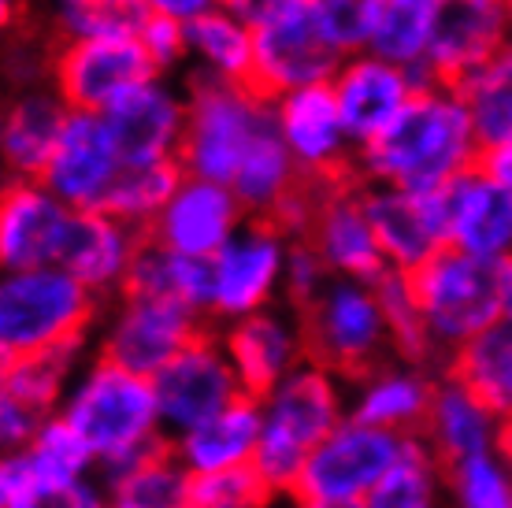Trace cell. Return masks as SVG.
<instances>
[{
  "mask_svg": "<svg viewBox=\"0 0 512 508\" xmlns=\"http://www.w3.org/2000/svg\"><path fill=\"white\" fill-rule=\"evenodd\" d=\"M483 145L461 93L438 82H423L412 104L383 138L357 160V175L372 186L405 193H438L464 171L479 167Z\"/></svg>",
  "mask_w": 512,
  "mask_h": 508,
  "instance_id": "1",
  "label": "cell"
},
{
  "mask_svg": "<svg viewBox=\"0 0 512 508\" xmlns=\"http://www.w3.org/2000/svg\"><path fill=\"white\" fill-rule=\"evenodd\" d=\"M60 420L90 445L101 475L127 468L167 445L153 379L134 375L97 353L78 368L60 405Z\"/></svg>",
  "mask_w": 512,
  "mask_h": 508,
  "instance_id": "2",
  "label": "cell"
},
{
  "mask_svg": "<svg viewBox=\"0 0 512 508\" xmlns=\"http://www.w3.org/2000/svg\"><path fill=\"white\" fill-rule=\"evenodd\" d=\"M260 401V449L253 468L275 497H294L308 457L349 416V382L305 360Z\"/></svg>",
  "mask_w": 512,
  "mask_h": 508,
  "instance_id": "3",
  "label": "cell"
},
{
  "mask_svg": "<svg viewBox=\"0 0 512 508\" xmlns=\"http://www.w3.org/2000/svg\"><path fill=\"white\" fill-rule=\"evenodd\" d=\"M512 264L483 260V256L461 253L446 245L423 267L409 275L412 297L420 305L423 327L435 349V360L446 364L464 345L505 323V301H509Z\"/></svg>",
  "mask_w": 512,
  "mask_h": 508,
  "instance_id": "4",
  "label": "cell"
},
{
  "mask_svg": "<svg viewBox=\"0 0 512 508\" xmlns=\"http://www.w3.org/2000/svg\"><path fill=\"white\" fill-rule=\"evenodd\" d=\"M104 316L93 297L64 267L4 271L0 279V360L56 349H86Z\"/></svg>",
  "mask_w": 512,
  "mask_h": 508,
  "instance_id": "5",
  "label": "cell"
},
{
  "mask_svg": "<svg viewBox=\"0 0 512 508\" xmlns=\"http://www.w3.org/2000/svg\"><path fill=\"white\" fill-rule=\"evenodd\" d=\"M271 123L275 104L264 101L260 93L197 71L186 93V130L179 145L182 171L190 178L231 186Z\"/></svg>",
  "mask_w": 512,
  "mask_h": 508,
  "instance_id": "6",
  "label": "cell"
},
{
  "mask_svg": "<svg viewBox=\"0 0 512 508\" xmlns=\"http://www.w3.org/2000/svg\"><path fill=\"white\" fill-rule=\"evenodd\" d=\"M301 327L308 360L331 368L346 382L394 356L375 282L331 279L312 305L301 308Z\"/></svg>",
  "mask_w": 512,
  "mask_h": 508,
  "instance_id": "7",
  "label": "cell"
},
{
  "mask_svg": "<svg viewBox=\"0 0 512 508\" xmlns=\"http://www.w3.org/2000/svg\"><path fill=\"white\" fill-rule=\"evenodd\" d=\"M290 245L294 238L271 219H245V227L208 260V323L227 327L282 305Z\"/></svg>",
  "mask_w": 512,
  "mask_h": 508,
  "instance_id": "8",
  "label": "cell"
},
{
  "mask_svg": "<svg viewBox=\"0 0 512 508\" xmlns=\"http://www.w3.org/2000/svg\"><path fill=\"white\" fill-rule=\"evenodd\" d=\"M208 319L175 301L141 297V293H119L104 308L93 345L97 356L112 360L119 368L156 379L190 342L208 331Z\"/></svg>",
  "mask_w": 512,
  "mask_h": 508,
  "instance_id": "9",
  "label": "cell"
},
{
  "mask_svg": "<svg viewBox=\"0 0 512 508\" xmlns=\"http://www.w3.org/2000/svg\"><path fill=\"white\" fill-rule=\"evenodd\" d=\"M342 52L327 38L320 15L312 0L271 15L260 26H253V75L249 89L264 101H282L297 89L323 86L338 75Z\"/></svg>",
  "mask_w": 512,
  "mask_h": 508,
  "instance_id": "10",
  "label": "cell"
},
{
  "mask_svg": "<svg viewBox=\"0 0 512 508\" xmlns=\"http://www.w3.org/2000/svg\"><path fill=\"white\" fill-rule=\"evenodd\" d=\"M405 442L409 438H397L357 416H346L308 457L294 497L320 505H364Z\"/></svg>",
  "mask_w": 512,
  "mask_h": 508,
  "instance_id": "11",
  "label": "cell"
},
{
  "mask_svg": "<svg viewBox=\"0 0 512 508\" xmlns=\"http://www.w3.org/2000/svg\"><path fill=\"white\" fill-rule=\"evenodd\" d=\"M52 93L71 112L104 115L130 89L160 78L141 38H86L64 41L49 56Z\"/></svg>",
  "mask_w": 512,
  "mask_h": 508,
  "instance_id": "12",
  "label": "cell"
},
{
  "mask_svg": "<svg viewBox=\"0 0 512 508\" xmlns=\"http://www.w3.org/2000/svg\"><path fill=\"white\" fill-rule=\"evenodd\" d=\"M160 420H164L167 442L193 431L197 423L212 420L216 412L245 397L242 382L234 375V364L219 334L205 331L190 342L160 375L153 379Z\"/></svg>",
  "mask_w": 512,
  "mask_h": 508,
  "instance_id": "13",
  "label": "cell"
},
{
  "mask_svg": "<svg viewBox=\"0 0 512 508\" xmlns=\"http://www.w3.org/2000/svg\"><path fill=\"white\" fill-rule=\"evenodd\" d=\"M275 123L286 149L312 182H353L357 175V145L349 141L338 97L331 82L297 89L290 97L275 101Z\"/></svg>",
  "mask_w": 512,
  "mask_h": 508,
  "instance_id": "14",
  "label": "cell"
},
{
  "mask_svg": "<svg viewBox=\"0 0 512 508\" xmlns=\"http://www.w3.org/2000/svg\"><path fill=\"white\" fill-rule=\"evenodd\" d=\"M301 242H308L323 256L334 279L379 282L390 271L379 238H375L368 204H364V178L323 186L316 216Z\"/></svg>",
  "mask_w": 512,
  "mask_h": 508,
  "instance_id": "15",
  "label": "cell"
},
{
  "mask_svg": "<svg viewBox=\"0 0 512 508\" xmlns=\"http://www.w3.org/2000/svg\"><path fill=\"white\" fill-rule=\"evenodd\" d=\"M423 82L427 78L390 64L375 52H357V56L342 60L338 75L331 78V89L338 97V112H342L346 134L357 145V153H364L368 145H375L394 127Z\"/></svg>",
  "mask_w": 512,
  "mask_h": 508,
  "instance_id": "16",
  "label": "cell"
},
{
  "mask_svg": "<svg viewBox=\"0 0 512 508\" xmlns=\"http://www.w3.org/2000/svg\"><path fill=\"white\" fill-rule=\"evenodd\" d=\"M512 41L509 0H438L427 82L457 89Z\"/></svg>",
  "mask_w": 512,
  "mask_h": 508,
  "instance_id": "17",
  "label": "cell"
},
{
  "mask_svg": "<svg viewBox=\"0 0 512 508\" xmlns=\"http://www.w3.org/2000/svg\"><path fill=\"white\" fill-rule=\"evenodd\" d=\"M119 171H123V156L104 115L71 112L60 145L41 175V186L75 212H101Z\"/></svg>",
  "mask_w": 512,
  "mask_h": 508,
  "instance_id": "18",
  "label": "cell"
},
{
  "mask_svg": "<svg viewBox=\"0 0 512 508\" xmlns=\"http://www.w3.org/2000/svg\"><path fill=\"white\" fill-rule=\"evenodd\" d=\"M219 342L231 356L234 375L249 397H264L308 360L301 312L290 305L234 319L227 327H219Z\"/></svg>",
  "mask_w": 512,
  "mask_h": 508,
  "instance_id": "19",
  "label": "cell"
},
{
  "mask_svg": "<svg viewBox=\"0 0 512 508\" xmlns=\"http://www.w3.org/2000/svg\"><path fill=\"white\" fill-rule=\"evenodd\" d=\"M245 219L249 216L231 186L186 175L145 238L190 260H212L245 227Z\"/></svg>",
  "mask_w": 512,
  "mask_h": 508,
  "instance_id": "20",
  "label": "cell"
},
{
  "mask_svg": "<svg viewBox=\"0 0 512 508\" xmlns=\"http://www.w3.org/2000/svg\"><path fill=\"white\" fill-rule=\"evenodd\" d=\"M364 204L372 216L375 238L386 256V267L412 275L435 253L446 249V204L438 193H405L394 186L364 182Z\"/></svg>",
  "mask_w": 512,
  "mask_h": 508,
  "instance_id": "21",
  "label": "cell"
},
{
  "mask_svg": "<svg viewBox=\"0 0 512 508\" xmlns=\"http://www.w3.org/2000/svg\"><path fill=\"white\" fill-rule=\"evenodd\" d=\"M75 208H67L41 182L12 178L0 201V264L4 271L56 267Z\"/></svg>",
  "mask_w": 512,
  "mask_h": 508,
  "instance_id": "22",
  "label": "cell"
},
{
  "mask_svg": "<svg viewBox=\"0 0 512 508\" xmlns=\"http://www.w3.org/2000/svg\"><path fill=\"white\" fill-rule=\"evenodd\" d=\"M97 460L60 416H52L23 449L0 457V508H15L45 490H64L97 479Z\"/></svg>",
  "mask_w": 512,
  "mask_h": 508,
  "instance_id": "23",
  "label": "cell"
},
{
  "mask_svg": "<svg viewBox=\"0 0 512 508\" xmlns=\"http://www.w3.org/2000/svg\"><path fill=\"white\" fill-rule=\"evenodd\" d=\"M442 371L412 360H383L372 371L349 379V416L372 423L397 438H420Z\"/></svg>",
  "mask_w": 512,
  "mask_h": 508,
  "instance_id": "24",
  "label": "cell"
},
{
  "mask_svg": "<svg viewBox=\"0 0 512 508\" xmlns=\"http://www.w3.org/2000/svg\"><path fill=\"white\" fill-rule=\"evenodd\" d=\"M446 242L461 253L512 264V186L479 164L442 190Z\"/></svg>",
  "mask_w": 512,
  "mask_h": 508,
  "instance_id": "25",
  "label": "cell"
},
{
  "mask_svg": "<svg viewBox=\"0 0 512 508\" xmlns=\"http://www.w3.org/2000/svg\"><path fill=\"white\" fill-rule=\"evenodd\" d=\"M145 234L108 212H75L67 230L60 264L67 275H75L93 297L116 301L127 290L130 267L138 260Z\"/></svg>",
  "mask_w": 512,
  "mask_h": 508,
  "instance_id": "26",
  "label": "cell"
},
{
  "mask_svg": "<svg viewBox=\"0 0 512 508\" xmlns=\"http://www.w3.org/2000/svg\"><path fill=\"white\" fill-rule=\"evenodd\" d=\"M104 123L116 138L123 164H160L179 160L182 130H186V101L160 78L130 89L119 104L104 112Z\"/></svg>",
  "mask_w": 512,
  "mask_h": 508,
  "instance_id": "27",
  "label": "cell"
},
{
  "mask_svg": "<svg viewBox=\"0 0 512 508\" xmlns=\"http://www.w3.org/2000/svg\"><path fill=\"white\" fill-rule=\"evenodd\" d=\"M501 427H505V420L483 397H475L461 379H453L449 371H442L420 438L442 457L446 468H453L461 460L498 453Z\"/></svg>",
  "mask_w": 512,
  "mask_h": 508,
  "instance_id": "28",
  "label": "cell"
},
{
  "mask_svg": "<svg viewBox=\"0 0 512 508\" xmlns=\"http://www.w3.org/2000/svg\"><path fill=\"white\" fill-rule=\"evenodd\" d=\"M260 401L256 397H238L234 405L216 412L212 420L197 423L193 431L171 438V453L182 460V468L193 479L216 475V471L253 468L256 449H260Z\"/></svg>",
  "mask_w": 512,
  "mask_h": 508,
  "instance_id": "29",
  "label": "cell"
},
{
  "mask_svg": "<svg viewBox=\"0 0 512 508\" xmlns=\"http://www.w3.org/2000/svg\"><path fill=\"white\" fill-rule=\"evenodd\" d=\"M67 115L71 108L60 101V93H49V89H26L8 104L4 127H0V149L15 178L41 182L67 127Z\"/></svg>",
  "mask_w": 512,
  "mask_h": 508,
  "instance_id": "30",
  "label": "cell"
},
{
  "mask_svg": "<svg viewBox=\"0 0 512 508\" xmlns=\"http://www.w3.org/2000/svg\"><path fill=\"white\" fill-rule=\"evenodd\" d=\"M86 360H90L86 349H56V353L0 360V401H12L34 412L38 420H52L60 416V405Z\"/></svg>",
  "mask_w": 512,
  "mask_h": 508,
  "instance_id": "31",
  "label": "cell"
},
{
  "mask_svg": "<svg viewBox=\"0 0 512 508\" xmlns=\"http://www.w3.org/2000/svg\"><path fill=\"white\" fill-rule=\"evenodd\" d=\"M108 508H193V475L171 445L101 479Z\"/></svg>",
  "mask_w": 512,
  "mask_h": 508,
  "instance_id": "32",
  "label": "cell"
},
{
  "mask_svg": "<svg viewBox=\"0 0 512 508\" xmlns=\"http://www.w3.org/2000/svg\"><path fill=\"white\" fill-rule=\"evenodd\" d=\"M301 182H305V175H301V167L294 164V156L286 149L279 123H271L253 145L242 171L234 175L231 190L242 201L249 219H275L282 204L301 190Z\"/></svg>",
  "mask_w": 512,
  "mask_h": 508,
  "instance_id": "33",
  "label": "cell"
},
{
  "mask_svg": "<svg viewBox=\"0 0 512 508\" xmlns=\"http://www.w3.org/2000/svg\"><path fill=\"white\" fill-rule=\"evenodd\" d=\"M364 508H449V468L423 438H409Z\"/></svg>",
  "mask_w": 512,
  "mask_h": 508,
  "instance_id": "34",
  "label": "cell"
},
{
  "mask_svg": "<svg viewBox=\"0 0 512 508\" xmlns=\"http://www.w3.org/2000/svg\"><path fill=\"white\" fill-rule=\"evenodd\" d=\"M123 293L175 301V305H186L208 319V260H190V256L171 253L145 238Z\"/></svg>",
  "mask_w": 512,
  "mask_h": 508,
  "instance_id": "35",
  "label": "cell"
},
{
  "mask_svg": "<svg viewBox=\"0 0 512 508\" xmlns=\"http://www.w3.org/2000/svg\"><path fill=\"white\" fill-rule=\"evenodd\" d=\"M186 45L197 56L201 71L223 82L249 86L253 75V26L227 8H212L208 15L186 23Z\"/></svg>",
  "mask_w": 512,
  "mask_h": 508,
  "instance_id": "36",
  "label": "cell"
},
{
  "mask_svg": "<svg viewBox=\"0 0 512 508\" xmlns=\"http://www.w3.org/2000/svg\"><path fill=\"white\" fill-rule=\"evenodd\" d=\"M453 379H461L475 397H483L501 420H512V327L498 323L494 331L464 345L446 364Z\"/></svg>",
  "mask_w": 512,
  "mask_h": 508,
  "instance_id": "37",
  "label": "cell"
},
{
  "mask_svg": "<svg viewBox=\"0 0 512 508\" xmlns=\"http://www.w3.org/2000/svg\"><path fill=\"white\" fill-rule=\"evenodd\" d=\"M435 19L438 0H386L368 52L427 78L423 71H427V56H431V41H435Z\"/></svg>",
  "mask_w": 512,
  "mask_h": 508,
  "instance_id": "38",
  "label": "cell"
},
{
  "mask_svg": "<svg viewBox=\"0 0 512 508\" xmlns=\"http://www.w3.org/2000/svg\"><path fill=\"white\" fill-rule=\"evenodd\" d=\"M179 160H160V164H123L116 186L108 193L101 212L123 219L130 227H138L141 234L153 227V219L164 212V204L175 197V190L182 186Z\"/></svg>",
  "mask_w": 512,
  "mask_h": 508,
  "instance_id": "39",
  "label": "cell"
},
{
  "mask_svg": "<svg viewBox=\"0 0 512 508\" xmlns=\"http://www.w3.org/2000/svg\"><path fill=\"white\" fill-rule=\"evenodd\" d=\"M461 101L468 104L475 138L483 145V153L512 138V41L505 49L479 67L472 78H464Z\"/></svg>",
  "mask_w": 512,
  "mask_h": 508,
  "instance_id": "40",
  "label": "cell"
},
{
  "mask_svg": "<svg viewBox=\"0 0 512 508\" xmlns=\"http://www.w3.org/2000/svg\"><path fill=\"white\" fill-rule=\"evenodd\" d=\"M153 19L145 0H56V23L64 41L86 38H141Z\"/></svg>",
  "mask_w": 512,
  "mask_h": 508,
  "instance_id": "41",
  "label": "cell"
},
{
  "mask_svg": "<svg viewBox=\"0 0 512 508\" xmlns=\"http://www.w3.org/2000/svg\"><path fill=\"white\" fill-rule=\"evenodd\" d=\"M375 290H379V301H383L390 349H394L397 360L435 364V349H431V338H427V327H423L420 305H416V297H412L409 275L386 271L383 279L375 282Z\"/></svg>",
  "mask_w": 512,
  "mask_h": 508,
  "instance_id": "42",
  "label": "cell"
},
{
  "mask_svg": "<svg viewBox=\"0 0 512 508\" xmlns=\"http://www.w3.org/2000/svg\"><path fill=\"white\" fill-rule=\"evenodd\" d=\"M449 508H512V468L501 453L449 468Z\"/></svg>",
  "mask_w": 512,
  "mask_h": 508,
  "instance_id": "43",
  "label": "cell"
},
{
  "mask_svg": "<svg viewBox=\"0 0 512 508\" xmlns=\"http://www.w3.org/2000/svg\"><path fill=\"white\" fill-rule=\"evenodd\" d=\"M383 4L386 0H312L327 38L342 56L372 49V38L383 19Z\"/></svg>",
  "mask_w": 512,
  "mask_h": 508,
  "instance_id": "44",
  "label": "cell"
},
{
  "mask_svg": "<svg viewBox=\"0 0 512 508\" xmlns=\"http://www.w3.org/2000/svg\"><path fill=\"white\" fill-rule=\"evenodd\" d=\"M275 494L256 468L216 471L193 479V508H268Z\"/></svg>",
  "mask_w": 512,
  "mask_h": 508,
  "instance_id": "45",
  "label": "cell"
},
{
  "mask_svg": "<svg viewBox=\"0 0 512 508\" xmlns=\"http://www.w3.org/2000/svg\"><path fill=\"white\" fill-rule=\"evenodd\" d=\"M331 267L323 264V256L312 249L308 242L294 238L290 245V260H286V286H282V305L290 308H301L312 305L316 297L323 293V286L331 282Z\"/></svg>",
  "mask_w": 512,
  "mask_h": 508,
  "instance_id": "46",
  "label": "cell"
},
{
  "mask_svg": "<svg viewBox=\"0 0 512 508\" xmlns=\"http://www.w3.org/2000/svg\"><path fill=\"white\" fill-rule=\"evenodd\" d=\"M141 45H145L149 60L156 64V71H171V67L190 52V45H186V23L153 15V19L145 23V30H141Z\"/></svg>",
  "mask_w": 512,
  "mask_h": 508,
  "instance_id": "47",
  "label": "cell"
},
{
  "mask_svg": "<svg viewBox=\"0 0 512 508\" xmlns=\"http://www.w3.org/2000/svg\"><path fill=\"white\" fill-rule=\"evenodd\" d=\"M15 508H108V497H104L101 479H86V483L64 486V490H45Z\"/></svg>",
  "mask_w": 512,
  "mask_h": 508,
  "instance_id": "48",
  "label": "cell"
},
{
  "mask_svg": "<svg viewBox=\"0 0 512 508\" xmlns=\"http://www.w3.org/2000/svg\"><path fill=\"white\" fill-rule=\"evenodd\" d=\"M297 4H305V0H219V8L234 12L249 26H260L264 19L286 12V8H297Z\"/></svg>",
  "mask_w": 512,
  "mask_h": 508,
  "instance_id": "49",
  "label": "cell"
},
{
  "mask_svg": "<svg viewBox=\"0 0 512 508\" xmlns=\"http://www.w3.org/2000/svg\"><path fill=\"white\" fill-rule=\"evenodd\" d=\"M149 12L164 15V19H175V23H193L208 15L212 8H219V0H145Z\"/></svg>",
  "mask_w": 512,
  "mask_h": 508,
  "instance_id": "50",
  "label": "cell"
},
{
  "mask_svg": "<svg viewBox=\"0 0 512 508\" xmlns=\"http://www.w3.org/2000/svg\"><path fill=\"white\" fill-rule=\"evenodd\" d=\"M498 453L505 460H509V468H512V420H505V427H501V445H498Z\"/></svg>",
  "mask_w": 512,
  "mask_h": 508,
  "instance_id": "51",
  "label": "cell"
},
{
  "mask_svg": "<svg viewBox=\"0 0 512 508\" xmlns=\"http://www.w3.org/2000/svg\"><path fill=\"white\" fill-rule=\"evenodd\" d=\"M297 508H364V505H320V501H297Z\"/></svg>",
  "mask_w": 512,
  "mask_h": 508,
  "instance_id": "52",
  "label": "cell"
},
{
  "mask_svg": "<svg viewBox=\"0 0 512 508\" xmlns=\"http://www.w3.org/2000/svg\"><path fill=\"white\" fill-rule=\"evenodd\" d=\"M268 508H297V501H294V497H275Z\"/></svg>",
  "mask_w": 512,
  "mask_h": 508,
  "instance_id": "53",
  "label": "cell"
},
{
  "mask_svg": "<svg viewBox=\"0 0 512 508\" xmlns=\"http://www.w3.org/2000/svg\"><path fill=\"white\" fill-rule=\"evenodd\" d=\"M505 323L512 327V282H509V301H505Z\"/></svg>",
  "mask_w": 512,
  "mask_h": 508,
  "instance_id": "54",
  "label": "cell"
},
{
  "mask_svg": "<svg viewBox=\"0 0 512 508\" xmlns=\"http://www.w3.org/2000/svg\"><path fill=\"white\" fill-rule=\"evenodd\" d=\"M12 12H15V0H4V19H12Z\"/></svg>",
  "mask_w": 512,
  "mask_h": 508,
  "instance_id": "55",
  "label": "cell"
}]
</instances>
